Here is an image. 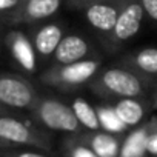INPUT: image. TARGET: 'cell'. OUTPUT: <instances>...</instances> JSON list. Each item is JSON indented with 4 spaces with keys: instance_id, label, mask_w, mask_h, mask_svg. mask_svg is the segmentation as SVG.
Wrapping results in <instances>:
<instances>
[{
    "instance_id": "6da1fadb",
    "label": "cell",
    "mask_w": 157,
    "mask_h": 157,
    "mask_svg": "<svg viewBox=\"0 0 157 157\" xmlns=\"http://www.w3.org/2000/svg\"><path fill=\"white\" fill-rule=\"evenodd\" d=\"M149 85H152L149 78L122 65L100 69L88 88L100 99L114 103L122 99L145 97V91Z\"/></svg>"
},
{
    "instance_id": "7a4b0ae2",
    "label": "cell",
    "mask_w": 157,
    "mask_h": 157,
    "mask_svg": "<svg viewBox=\"0 0 157 157\" xmlns=\"http://www.w3.org/2000/svg\"><path fill=\"white\" fill-rule=\"evenodd\" d=\"M29 114L36 123L45 129L66 132V134H80L85 129L78 123L71 105H66L52 96H39Z\"/></svg>"
},
{
    "instance_id": "3957f363",
    "label": "cell",
    "mask_w": 157,
    "mask_h": 157,
    "mask_svg": "<svg viewBox=\"0 0 157 157\" xmlns=\"http://www.w3.org/2000/svg\"><path fill=\"white\" fill-rule=\"evenodd\" d=\"M102 62L99 59H86L68 65H52L40 74V82L62 91H72L90 85V82L100 71Z\"/></svg>"
},
{
    "instance_id": "277c9868",
    "label": "cell",
    "mask_w": 157,
    "mask_h": 157,
    "mask_svg": "<svg viewBox=\"0 0 157 157\" xmlns=\"http://www.w3.org/2000/svg\"><path fill=\"white\" fill-rule=\"evenodd\" d=\"M0 139L13 146H31L40 151H51L52 146L51 136L43 126L14 114L0 116Z\"/></svg>"
},
{
    "instance_id": "5b68a950",
    "label": "cell",
    "mask_w": 157,
    "mask_h": 157,
    "mask_svg": "<svg viewBox=\"0 0 157 157\" xmlns=\"http://www.w3.org/2000/svg\"><path fill=\"white\" fill-rule=\"evenodd\" d=\"M39 93L34 83L22 74L0 71V105L10 109H31Z\"/></svg>"
},
{
    "instance_id": "8992f818",
    "label": "cell",
    "mask_w": 157,
    "mask_h": 157,
    "mask_svg": "<svg viewBox=\"0 0 157 157\" xmlns=\"http://www.w3.org/2000/svg\"><path fill=\"white\" fill-rule=\"evenodd\" d=\"M143 16H145V11L140 0H123L116 26L111 31V34L106 36L108 43L113 48H119L120 45L132 39L140 29Z\"/></svg>"
},
{
    "instance_id": "52a82bcc",
    "label": "cell",
    "mask_w": 157,
    "mask_h": 157,
    "mask_svg": "<svg viewBox=\"0 0 157 157\" xmlns=\"http://www.w3.org/2000/svg\"><path fill=\"white\" fill-rule=\"evenodd\" d=\"M63 0H20L17 6L8 13L10 25H37L54 16Z\"/></svg>"
},
{
    "instance_id": "ba28073f",
    "label": "cell",
    "mask_w": 157,
    "mask_h": 157,
    "mask_svg": "<svg viewBox=\"0 0 157 157\" xmlns=\"http://www.w3.org/2000/svg\"><path fill=\"white\" fill-rule=\"evenodd\" d=\"M5 45L14 59V62L19 65V68L26 74H36L37 72V63L39 57L34 49V45L28 34L19 29H11L5 36Z\"/></svg>"
},
{
    "instance_id": "9c48e42d",
    "label": "cell",
    "mask_w": 157,
    "mask_h": 157,
    "mask_svg": "<svg viewBox=\"0 0 157 157\" xmlns=\"http://www.w3.org/2000/svg\"><path fill=\"white\" fill-rule=\"evenodd\" d=\"M65 36L66 34L63 25L56 22H45L34 26L29 33V39L34 45L39 60L52 59V54L56 52L59 43Z\"/></svg>"
},
{
    "instance_id": "30bf717a",
    "label": "cell",
    "mask_w": 157,
    "mask_h": 157,
    "mask_svg": "<svg viewBox=\"0 0 157 157\" xmlns=\"http://www.w3.org/2000/svg\"><path fill=\"white\" fill-rule=\"evenodd\" d=\"M93 48L90 42L78 34H66L52 54L54 65H68L91 59Z\"/></svg>"
},
{
    "instance_id": "8fae6325",
    "label": "cell",
    "mask_w": 157,
    "mask_h": 157,
    "mask_svg": "<svg viewBox=\"0 0 157 157\" xmlns=\"http://www.w3.org/2000/svg\"><path fill=\"white\" fill-rule=\"evenodd\" d=\"M122 3H123V0L94 3V5L86 6L83 10V14L93 28H96L97 31H100L105 36H109L116 26Z\"/></svg>"
},
{
    "instance_id": "7c38bea8",
    "label": "cell",
    "mask_w": 157,
    "mask_h": 157,
    "mask_svg": "<svg viewBox=\"0 0 157 157\" xmlns=\"http://www.w3.org/2000/svg\"><path fill=\"white\" fill-rule=\"evenodd\" d=\"M80 137L99 157H119L123 136H116L103 129L99 131H83L78 134Z\"/></svg>"
},
{
    "instance_id": "4fadbf2b",
    "label": "cell",
    "mask_w": 157,
    "mask_h": 157,
    "mask_svg": "<svg viewBox=\"0 0 157 157\" xmlns=\"http://www.w3.org/2000/svg\"><path fill=\"white\" fill-rule=\"evenodd\" d=\"M119 117L122 122L131 129L139 126L140 123L145 122L146 114L151 111V103L149 99L146 100L145 97H129V99H122L113 103Z\"/></svg>"
},
{
    "instance_id": "5bb4252c",
    "label": "cell",
    "mask_w": 157,
    "mask_h": 157,
    "mask_svg": "<svg viewBox=\"0 0 157 157\" xmlns=\"http://www.w3.org/2000/svg\"><path fill=\"white\" fill-rule=\"evenodd\" d=\"M120 62L123 66L149 78L152 83L157 78V48H143L125 56Z\"/></svg>"
},
{
    "instance_id": "9a60e30c",
    "label": "cell",
    "mask_w": 157,
    "mask_h": 157,
    "mask_svg": "<svg viewBox=\"0 0 157 157\" xmlns=\"http://www.w3.org/2000/svg\"><path fill=\"white\" fill-rule=\"evenodd\" d=\"M149 134V122L145 120L136 128H131L125 136L120 148L119 157H145L146 151V139Z\"/></svg>"
},
{
    "instance_id": "2e32d148",
    "label": "cell",
    "mask_w": 157,
    "mask_h": 157,
    "mask_svg": "<svg viewBox=\"0 0 157 157\" xmlns=\"http://www.w3.org/2000/svg\"><path fill=\"white\" fill-rule=\"evenodd\" d=\"M96 111H97V117H99V122H100V128L103 131L116 134V136H125L129 131V128L119 117L113 103L108 102V103H103V105H97Z\"/></svg>"
},
{
    "instance_id": "e0dca14e",
    "label": "cell",
    "mask_w": 157,
    "mask_h": 157,
    "mask_svg": "<svg viewBox=\"0 0 157 157\" xmlns=\"http://www.w3.org/2000/svg\"><path fill=\"white\" fill-rule=\"evenodd\" d=\"M71 108H72L78 123L82 125L83 129H86V131H99V129H102L96 108L91 106L83 97H75L71 102Z\"/></svg>"
},
{
    "instance_id": "ac0fdd59",
    "label": "cell",
    "mask_w": 157,
    "mask_h": 157,
    "mask_svg": "<svg viewBox=\"0 0 157 157\" xmlns=\"http://www.w3.org/2000/svg\"><path fill=\"white\" fill-rule=\"evenodd\" d=\"M65 157H99L80 137L78 134H68L62 143Z\"/></svg>"
},
{
    "instance_id": "d6986e66",
    "label": "cell",
    "mask_w": 157,
    "mask_h": 157,
    "mask_svg": "<svg viewBox=\"0 0 157 157\" xmlns=\"http://www.w3.org/2000/svg\"><path fill=\"white\" fill-rule=\"evenodd\" d=\"M149 122V134L146 139V151L149 155L157 157V116L148 119Z\"/></svg>"
},
{
    "instance_id": "ffe728a7",
    "label": "cell",
    "mask_w": 157,
    "mask_h": 157,
    "mask_svg": "<svg viewBox=\"0 0 157 157\" xmlns=\"http://www.w3.org/2000/svg\"><path fill=\"white\" fill-rule=\"evenodd\" d=\"M0 157H51L45 152L40 151H31V149H16V146L2 149L0 151Z\"/></svg>"
},
{
    "instance_id": "44dd1931",
    "label": "cell",
    "mask_w": 157,
    "mask_h": 157,
    "mask_svg": "<svg viewBox=\"0 0 157 157\" xmlns=\"http://www.w3.org/2000/svg\"><path fill=\"white\" fill-rule=\"evenodd\" d=\"M143 11L148 17L157 22V0H140Z\"/></svg>"
},
{
    "instance_id": "7402d4cb",
    "label": "cell",
    "mask_w": 157,
    "mask_h": 157,
    "mask_svg": "<svg viewBox=\"0 0 157 157\" xmlns=\"http://www.w3.org/2000/svg\"><path fill=\"white\" fill-rule=\"evenodd\" d=\"M68 5L72 6V8H77V10H85L86 6L90 5H94V3H103V2H114V0H66Z\"/></svg>"
},
{
    "instance_id": "603a6c76",
    "label": "cell",
    "mask_w": 157,
    "mask_h": 157,
    "mask_svg": "<svg viewBox=\"0 0 157 157\" xmlns=\"http://www.w3.org/2000/svg\"><path fill=\"white\" fill-rule=\"evenodd\" d=\"M149 103H151V109H157V90H154V93H152V96H151V99H149Z\"/></svg>"
},
{
    "instance_id": "cb8c5ba5",
    "label": "cell",
    "mask_w": 157,
    "mask_h": 157,
    "mask_svg": "<svg viewBox=\"0 0 157 157\" xmlns=\"http://www.w3.org/2000/svg\"><path fill=\"white\" fill-rule=\"evenodd\" d=\"M8 114H13V109L3 106V105H0V116H8Z\"/></svg>"
},
{
    "instance_id": "d4e9b609",
    "label": "cell",
    "mask_w": 157,
    "mask_h": 157,
    "mask_svg": "<svg viewBox=\"0 0 157 157\" xmlns=\"http://www.w3.org/2000/svg\"><path fill=\"white\" fill-rule=\"evenodd\" d=\"M8 148H13V145H10L3 139H0V151H2V149H8Z\"/></svg>"
},
{
    "instance_id": "484cf974",
    "label": "cell",
    "mask_w": 157,
    "mask_h": 157,
    "mask_svg": "<svg viewBox=\"0 0 157 157\" xmlns=\"http://www.w3.org/2000/svg\"><path fill=\"white\" fill-rule=\"evenodd\" d=\"M152 86H154V88L157 90V78H155V80H154V83H152Z\"/></svg>"
},
{
    "instance_id": "4316f807",
    "label": "cell",
    "mask_w": 157,
    "mask_h": 157,
    "mask_svg": "<svg viewBox=\"0 0 157 157\" xmlns=\"http://www.w3.org/2000/svg\"><path fill=\"white\" fill-rule=\"evenodd\" d=\"M0 25H2V23H0Z\"/></svg>"
}]
</instances>
